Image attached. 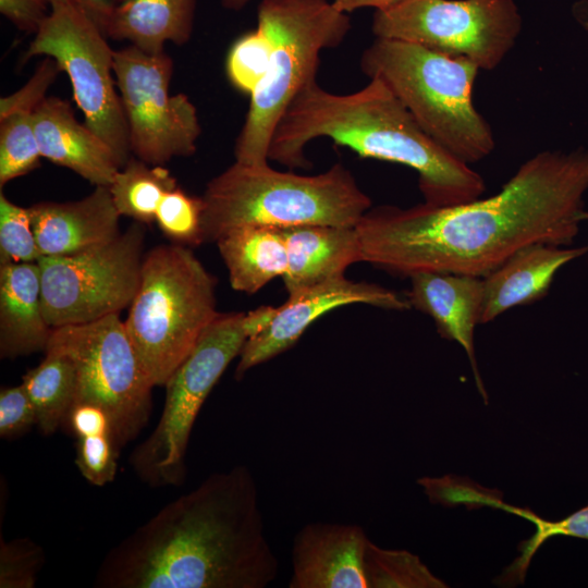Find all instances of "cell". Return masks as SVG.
Returning a JSON list of instances; mask_svg holds the SVG:
<instances>
[{"label":"cell","mask_w":588,"mask_h":588,"mask_svg":"<svg viewBox=\"0 0 588 588\" xmlns=\"http://www.w3.org/2000/svg\"><path fill=\"white\" fill-rule=\"evenodd\" d=\"M587 191L588 148L538 152L485 199L371 207L355 226L362 261L399 277L483 278L528 246L572 244L588 220Z\"/></svg>","instance_id":"6da1fadb"},{"label":"cell","mask_w":588,"mask_h":588,"mask_svg":"<svg viewBox=\"0 0 588 588\" xmlns=\"http://www.w3.org/2000/svg\"><path fill=\"white\" fill-rule=\"evenodd\" d=\"M279 561L245 465L210 474L111 548L100 588H266Z\"/></svg>","instance_id":"7a4b0ae2"},{"label":"cell","mask_w":588,"mask_h":588,"mask_svg":"<svg viewBox=\"0 0 588 588\" xmlns=\"http://www.w3.org/2000/svg\"><path fill=\"white\" fill-rule=\"evenodd\" d=\"M328 137L364 158L400 163L418 173L425 203L454 206L479 198L485 181L432 139L412 113L378 78L362 89L339 95L315 79L286 108L273 131L268 159L290 169L310 167L306 145Z\"/></svg>","instance_id":"3957f363"},{"label":"cell","mask_w":588,"mask_h":588,"mask_svg":"<svg viewBox=\"0 0 588 588\" xmlns=\"http://www.w3.org/2000/svg\"><path fill=\"white\" fill-rule=\"evenodd\" d=\"M204 243L246 225L355 228L372 207L341 163L316 175L235 161L211 179L201 196Z\"/></svg>","instance_id":"277c9868"},{"label":"cell","mask_w":588,"mask_h":588,"mask_svg":"<svg viewBox=\"0 0 588 588\" xmlns=\"http://www.w3.org/2000/svg\"><path fill=\"white\" fill-rule=\"evenodd\" d=\"M360 69L382 81L440 146L466 164L489 156L495 142L473 103L479 68L425 46L377 38L363 51Z\"/></svg>","instance_id":"5b68a950"},{"label":"cell","mask_w":588,"mask_h":588,"mask_svg":"<svg viewBox=\"0 0 588 588\" xmlns=\"http://www.w3.org/2000/svg\"><path fill=\"white\" fill-rule=\"evenodd\" d=\"M216 286L189 247L171 243L144 255L124 326L154 388L166 385L218 315Z\"/></svg>","instance_id":"8992f818"},{"label":"cell","mask_w":588,"mask_h":588,"mask_svg":"<svg viewBox=\"0 0 588 588\" xmlns=\"http://www.w3.org/2000/svg\"><path fill=\"white\" fill-rule=\"evenodd\" d=\"M257 26L271 38L269 70L250 94L244 125L236 138L235 161L268 163L274 128L289 105L316 78L320 53L338 47L351 21L329 0H261Z\"/></svg>","instance_id":"52a82bcc"},{"label":"cell","mask_w":588,"mask_h":588,"mask_svg":"<svg viewBox=\"0 0 588 588\" xmlns=\"http://www.w3.org/2000/svg\"><path fill=\"white\" fill-rule=\"evenodd\" d=\"M245 313H218L166 383L162 414L131 454L134 473L151 487L180 485L194 422L210 391L246 340Z\"/></svg>","instance_id":"ba28073f"},{"label":"cell","mask_w":588,"mask_h":588,"mask_svg":"<svg viewBox=\"0 0 588 588\" xmlns=\"http://www.w3.org/2000/svg\"><path fill=\"white\" fill-rule=\"evenodd\" d=\"M45 352L68 356L76 372L74 402L101 406L113 418L121 446L147 425L152 384L119 314L52 328Z\"/></svg>","instance_id":"9c48e42d"},{"label":"cell","mask_w":588,"mask_h":588,"mask_svg":"<svg viewBox=\"0 0 588 588\" xmlns=\"http://www.w3.org/2000/svg\"><path fill=\"white\" fill-rule=\"evenodd\" d=\"M145 224L135 221L114 240L87 250L42 256V308L51 328L82 324L130 307L140 282Z\"/></svg>","instance_id":"30bf717a"},{"label":"cell","mask_w":588,"mask_h":588,"mask_svg":"<svg viewBox=\"0 0 588 588\" xmlns=\"http://www.w3.org/2000/svg\"><path fill=\"white\" fill-rule=\"evenodd\" d=\"M50 8L24 59L45 56L58 62L70 77L85 124L111 148L121 169L132 151L112 76L114 50L100 28L72 0Z\"/></svg>","instance_id":"8fae6325"},{"label":"cell","mask_w":588,"mask_h":588,"mask_svg":"<svg viewBox=\"0 0 588 588\" xmlns=\"http://www.w3.org/2000/svg\"><path fill=\"white\" fill-rule=\"evenodd\" d=\"M522 24L514 0H404L376 11L371 30L377 38L418 44L493 70L514 47Z\"/></svg>","instance_id":"7c38bea8"},{"label":"cell","mask_w":588,"mask_h":588,"mask_svg":"<svg viewBox=\"0 0 588 588\" xmlns=\"http://www.w3.org/2000/svg\"><path fill=\"white\" fill-rule=\"evenodd\" d=\"M113 72L125 114L131 151L152 166L195 154L197 110L184 94L170 95L172 59L130 45L114 51Z\"/></svg>","instance_id":"4fadbf2b"},{"label":"cell","mask_w":588,"mask_h":588,"mask_svg":"<svg viewBox=\"0 0 588 588\" xmlns=\"http://www.w3.org/2000/svg\"><path fill=\"white\" fill-rule=\"evenodd\" d=\"M357 303L393 310L411 308L407 298L394 291L373 283L351 281L344 275L291 294L283 305L277 307L270 324L246 340L238 355L236 379H241L253 367L289 350L323 314Z\"/></svg>","instance_id":"5bb4252c"},{"label":"cell","mask_w":588,"mask_h":588,"mask_svg":"<svg viewBox=\"0 0 588 588\" xmlns=\"http://www.w3.org/2000/svg\"><path fill=\"white\" fill-rule=\"evenodd\" d=\"M369 540L356 524H306L293 539L289 587L368 588L364 564Z\"/></svg>","instance_id":"9a60e30c"},{"label":"cell","mask_w":588,"mask_h":588,"mask_svg":"<svg viewBox=\"0 0 588 588\" xmlns=\"http://www.w3.org/2000/svg\"><path fill=\"white\" fill-rule=\"evenodd\" d=\"M28 208L41 256L77 254L108 243L121 233V215L109 186H95L78 200L41 201Z\"/></svg>","instance_id":"2e32d148"},{"label":"cell","mask_w":588,"mask_h":588,"mask_svg":"<svg viewBox=\"0 0 588 588\" xmlns=\"http://www.w3.org/2000/svg\"><path fill=\"white\" fill-rule=\"evenodd\" d=\"M41 157L65 167L95 186H110L119 162L111 148L74 115L66 100L46 97L34 111Z\"/></svg>","instance_id":"e0dca14e"},{"label":"cell","mask_w":588,"mask_h":588,"mask_svg":"<svg viewBox=\"0 0 588 588\" xmlns=\"http://www.w3.org/2000/svg\"><path fill=\"white\" fill-rule=\"evenodd\" d=\"M406 298L411 307L434 320L442 338L455 341L464 348L478 390L487 400L474 350V331L476 324L480 323L483 299L482 278L450 272H420L411 277V290Z\"/></svg>","instance_id":"ac0fdd59"},{"label":"cell","mask_w":588,"mask_h":588,"mask_svg":"<svg viewBox=\"0 0 588 588\" xmlns=\"http://www.w3.org/2000/svg\"><path fill=\"white\" fill-rule=\"evenodd\" d=\"M588 253L575 248L536 244L528 246L482 278L480 323H488L510 308L532 304L547 295L556 272Z\"/></svg>","instance_id":"d6986e66"},{"label":"cell","mask_w":588,"mask_h":588,"mask_svg":"<svg viewBox=\"0 0 588 588\" xmlns=\"http://www.w3.org/2000/svg\"><path fill=\"white\" fill-rule=\"evenodd\" d=\"M51 331L42 308L38 262L0 264V357L46 351Z\"/></svg>","instance_id":"ffe728a7"},{"label":"cell","mask_w":588,"mask_h":588,"mask_svg":"<svg viewBox=\"0 0 588 588\" xmlns=\"http://www.w3.org/2000/svg\"><path fill=\"white\" fill-rule=\"evenodd\" d=\"M287 270L282 277L287 294L343 277L347 267L362 261L355 228L298 225L282 228Z\"/></svg>","instance_id":"44dd1931"},{"label":"cell","mask_w":588,"mask_h":588,"mask_svg":"<svg viewBox=\"0 0 588 588\" xmlns=\"http://www.w3.org/2000/svg\"><path fill=\"white\" fill-rule=\"evenodd\" d=\"M197 0H120L103 34L147 53H161L168 41L183 45L189 40Z\"/></svg>","instance_id":"7402d4cb"},{"label":"cell","mask_w":588,"mask_h":588,"mask_svg":"<svg viewBox=\"0 0 588 588\" xmlns=\"http://www.w3.org/2000/svg\"><path fill=\"white\" fill-rule=\"evenodd\" d=\"M216 244L235 291L254 294L287 270L282 228L241 226L220 237Z\"/></svg>","instance_id":"603a6c76"},{"label":"cell","mask_w":588,"mask_h":588,"mask_svg":"<svg viewBox=\"0 0 588 588\" xmlns=\"http://www.w3.org/2000/svg\"><path fill=\"white\" fill-rule=\"evenodd\" d=\"M45 353L42 362L23 376L21 384L35 409L38 430L50 436L63 425L75 401L76 372L68 356Z\"/></svg>","instance_id":"cb8c5ba5"},{"label":"cell","mask_w":588,"mask_h":588,"mask_svg":"<svg viewBox=\"0 0 588 588\" xmlns=\"http://www.w3.org/2000/svg\"><path fill=\"white\" fill-rule=\"evenodd\" d=\"M176 186V179L164 167L130 158L109 188L121 216L150 224L155 222L158 205L164 194Z\"/></svg>","instance_id":"d4e9b609"},{"label":"cell","mask_w":588,"mask_h":588,"mask_svg":"<svg viewBox=\"0 0 588 588\" xmlns=\"http://www.w3.org/2000/svg\"><path fill=\"white\" fill-rule=\"evenodd\" d=\"M365 577L368 588H442L420 559L406 551L383 549L368 541L365 553Z\"/></svg>","instance_id":"484cf974"},{"label":"cell","mask_w":588,"mask_h":588,"mask_svg":"<svg viewBox=\"0 0 588 588\" xmlns=\"http://www.w3.org/2000/svg\"><path fill=\"white\" fill-rule=\"evenodd\" d=\"M41 158L34 112L13 110L0 115V186L39 167Z\"/></svg>","instance_id":"4316f807"},{"label":"cell","mask_w":588,"mask_h":588,"mask_svg":"<svg viewBox=\"0 0 588 588\" xmlns=\"http://www.w3.org/2000/svg\"><path fill=\"white\" fill-rule=\"evenodd\" d=\"M497 509L524 517L536 527L535 534L519 546L520 555L504 571L503 585L524 581L530 561L541 544L554 536H568L588 540V505L560 520H547L529 510L507 505L502 501Z\"/></svg>","instance_id":"83f0119b"},{"label":"cell","mask_w":588,"mask_h":588,"mask_svg":"<svg viewBox=\"0 0 588 588\" xmlns=\"http://www.w3.org/2000/svg\"><path fill=\"white\" fill-rule=\"evenodd\" d=\"M204 201L185 193L180 186L164 194L160 200L155 222L172 244L186 247L204 243L201 218Z\"/></svg>","instance_id":"f1b7e54d"},{"label":"cell","mask_w":588,"mask_h":588,"mask_svg":"<svg viewBox=\"0 0 588 588\" xmlns=\"http://www.w3.org/2000/svg\"><path fill=\"white\" fill-rule=\"evenodd\" d=\"M271 53V38L259 26L238 38L232 46L226 61L231 83L237 89L250 95L267 75Z\"/></svg>","instance_id":"f546056e"},{"label":"cell","mask_w":588,"mask_h":588,"mask_svg":"<svg viewBox=\"0 0 588 588\" xmlns=\"http://www.w3.org/2000/svg\"><path fill=\"white\" fill-rule=\"evenodd\" d=\"M28 207L0 193V264L37 262L41 258Z\"/></svg>","instance_id":"4dcf8cb0"},{"label":"cell","mask_w":588,"mask_h":588,"mask_svg":"<svg viewBox=\"0 0 588 588\" xmlns=\"http://www.w3.org/2000/svg\"><path fill=\"white\" fill-rule=\"evenodd\" d=\"M44 562V550L32 539L1 538L0 588H34Z\"/></svg>","instance_id":"1f68e13d"},{"label":"cell","mask_w":588,"mask_h":588,"mask_svg":"<svg viewBox=\"0 0 588 588\" xmlns=\"http://www.w3.org/2000/svg\"><path fill=\"white\" fill-rule=\"evenodd\" d=\"M121 448L114 434L76 438L75 464L88 482L105 486L115 477Z\"/></svg>","instance_id":"d6a6232c"},{"label":"cell","mask_w":588,"mask_h":588,"mask_svg":"<svg viewBox=\"0 0 588 588\" xmlns=\"http://www.w3.org/2000/svg\"><path fill=\"white\" fill-rule=\"evenodd\" d=\"M60 72L62 70L53 58L42 59L30 79L22 88L0 99V115L13 110L34 112L47 97L48 88Z\"/></svg>","instance_id":"836d02e7"},{"label":"cell","mask_w":588,"mask_h":588,"mask_svg":"<svg viewBox=\"0 0 588 588\" xmlns=\"http://www.w3.org/2000/svg\"><path fill=\"white\" fill-rule=\"evenodd\" d=\"M36 425V413L22 384L0 391V437L12 439Z\"/></svg>","instance_id":"e575fe53"},{"label":"cell","mask_w":588,"mask_h":588,"mask_svg":"<svg viewBox=\"0 0 588 588\" xmlns=\"http://www.w3.org/2000/svg\"><path fill=\"white\" fill-rule=\"evenodd\" d=\"M63 425L75 439L86 436L114 434L119 441L111 415L101 406L93 403L74 402Z\"/></svg>","instance_id":"d590c367"},{"label":"cell","mask_w":588,"mask_h":588,"mask_svg":"<svg viewBox=\"0 0 588 588\" xmlns=\"http://www.w3.org/2000/svg\"><path fill=\"white\" fill-rule=\"evenodd\" d=\"M48 5L46 0H0V12L19 29L36 34L50 13Z\"/></svg>","instance_id":"8d00e7d4"},{"label":"cell","mask_w":588,"mask_h":588,"mask_svg":"<svg viewBox=\"0 0 588 588\" xmlns=\"http://www.w3.org/2000/svg\"><path fill=\"white\" fill-rule=\"evenodd\" d=\"M103 33L106 24L120 0H72Z\"/></svg>","instance_id":"74e56055"},{"label":"cell","mask_w":588,"mask_h":588,"mask_svg":"<svg viewBox=\"0 0 588 588\" xmlns=\"http://www.w3.org/2000/svg\"><path fill=\"white\" fill-rule=\"evenodd\" d=\"M277 307L260 306L254 310L245 313L243 324L248 339L264 331L275 316Z\"/></svg>","instance_id":"f35d334b"},{"label":"cell","mask_w":588,"mask_h":588,"mask_svg":"<svg viewBox=\"0 0 588 588\" xmlns=\"http://www.w3.org/2000/svg\"><path fill=\"white\" fill-rule=\"evenodd\" d=\"M404 0H331L333 7L341 12L350 13L362 8H373L376 11L390 10Z\"/></svg>","instance_id":"ab89813d"},{"label":"cell","mask_w":588,"mask_h":588,"mask_svg":"<svg viewBox=\"0 0 588 588\" xmlns=\"http://www.w3.org/2000/svg\"><path fill=\"white\" fill-rule=\"evenodd\" d=\"M220 3L230 10H241L252 0H219Z\"/></svg>","instance_id":"60d3db41"},{"label":"cell","mask_w":588,"mask_h":588,"mask_svg":"<svg viewBox=\"0 0 588 588\" xmlns=\"http://www.w3.org/2000/svg\"><path fill=\"white\" fill-rule=\"evenodd\" d=\"M50 7L54 5V4H59V3H63V2H68L70 0H46Z\"/></svg>","instance_id":"b9f144b4"},{"label":"cell","mask_w":588,"mask_h":588,"mask_svg":"<svg viewBox=\"0 0 588 588\" xmlns=\"http://www.w3.org/2000/svg\"><path fill=\"white\" fill-rule=\"evenodd\" d=\"M587 27H588V24H587Z\"/></svg>","instance_id":"7bdbcfd3"}]
</instances>
